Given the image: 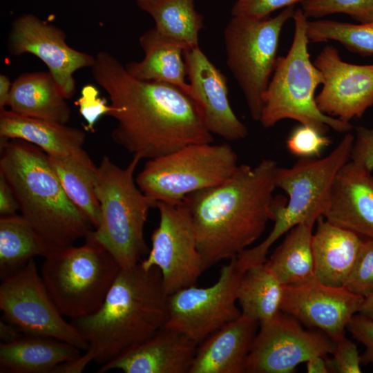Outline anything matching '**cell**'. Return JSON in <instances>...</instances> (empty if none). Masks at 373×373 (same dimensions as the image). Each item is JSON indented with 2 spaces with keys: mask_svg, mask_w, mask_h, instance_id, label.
I'll list each match as a JSON object with an SVG mask.
<instances>
[{
  "mask_svg": "<svg viewBox=\"0 0 373 373\" xmlns=\"http://www.w3.org/2000/svg\"><path fill=\"white\" fill-rule=\"evenodd\" d=\"M107 93L116 126L113 140L140 160L153 159L191 144L211 143L193 100L169 84L131 75L115 56L101 51L91 67Z\"/></svg>",
  "mask_w": 373,
  "mask_h": 373,
  "instance_id": "cell-1",
  "label": "cell"
},
{
  "mask_svg": "<svg viewBox=\"0 0 373 373\" xmlns=\"http://www.w3.org/2000/svg\"><path fill=\"white\" fill-rule=\"evenodd\" d=\"M277 162L239 164L222 183L187 195L197 246L205 270L249 248L272 220Z\"/></svg>",
  "mask_w": 373,
  "mask_h": 373,
  "instance_id": "cell-2",
  "label": "cell"
},
{
  "mask_svg": "<svg viewBox=\"0 0 373 373\" xmlns=\"http://www.w3.org/2000/svg\"><path fill=\"white\" fill-rule=\"evenodd\" d=\"M168 297L157 267L146 270L139 263L121 269L102 305L90 314L71 319L88 349L55 373H80L93 361L104 365L151 337L166 325Z\"/></svg>",
  "mask_w": 373,
  "mask_h": 373,
  "instance_id": "cell-3",
  "label": "cell"
},
{
  "mask_svg": "<svg viewBox=\"0 0 373 373\" xmlns=\"http://www.w3.org/2000/svg\"><path fill=\"white\" fill-rule=\"evenodd\" d=\"M0 144V174L10 185L21 215L53 249L85 238L93 226L66 194L48 155L21 140H1Z\"/></svg>",
  "mask_w": 373,
  "mask_h": 373,
  "instance_id": "cell-4",
  "label": "cell"
},
{
  "mask_svg": "<svg viewBox=\"0 0 373 373\" xmlns=\"http://www.w3.org/2000/svg\"><path fill=\"white\" fill-rule=\"evenodd\" d=\"M354 142V135L348 132L323 158H300L291 167L278 166L276 186L288 198L286 201L283 197H276L271 220L274 227L262 242L243 251L247 265L265 262L269 249L281 236L299 224H315L323 216L334 179L351 159Z\"/></svg>",
  "mask_w": 373,
  "mask_h": 373,
  "instance_id": "cell-5",
  "label": "cell"
},
{
  "mask_svg": "<svg viewBox=\"0 0 373 373\" xmlns=\"http://www.w3.org/2000/svg\"><path fill=\"white\" fill-rule=\"evenodd\" d=\"M140 160L133 157L126 167H120L104 156L96 171L101 218L93 234L125 269L137 266L149 253L144 228L150 209L157 202L136 183L135 172Z\"/></svg>",
  "mask_w": 373,
  "mask_h": 373,
  "instance_id": "cell-6",
  "label": "cell"
},
{
  "mask_svg": "<svg viewBox=\"0 0 373 373\" xmlns=\"http://www.w3.org/2000/svg\"><path fill=\"white\" fill-rule=\"evenodd\" d=\"M294 35L286 56L278 57L263 96L259 122L268 128L285 119L312 126L323 133L329 128L346 133L353 126L350 122L324 114L318 107L316 89L323 83V76L312 62L306 33L308 19L301 8L295 10Z\"/></svg>",
  "mask_w": 373,
  "mask_h": 373,
  "instance_id": "cell-7",
  "label": "cell"
},
{
  "mask_svg": "<svg viewBox=\"0 0 373 373\" xmlns=\"http://www.w3.org/2000/svg\"><path fill=\"white\" fill-rule=\"evenodd\" d=\"M93 231L80 246L52 251L41 267L40 275L51 298L61 314L71 319L95 312L122 269Z\"/></svg>",
  "mask_w": 373,
  "mask_h": 373,
  "instance_id": "cell-8",
  "label": "cell"
},
{
  "mask_svg": "<svg viewBox=\"0 0 373 373\" xmlns=\"http://www.w3.org/2000/svg\"><path fill=\"white\" fill-rule=\"evenodd\" d=\"M238 165V155L227 143L191 144L148 160L135 181L155 202L178 204L192 193L222 183Z\"/></svg>",
  "mask_w": 373,
  "mask_h": 373,
  "instance_id": "cell-9",
  "label": "cell"
},
{
  "mask_svg": "<svg viewBox=\"0 0 373 373\" xmlns=\"http://www.w3.org/2000/svg\"><path fill=\"white\" fill-rule=\"evenodd\" d=\"M294 12L291 6L265 19L232 16L224 29L227 65L254 121L260 120L263 96L276 66L283 27Z\"/></svg>",
  "mask_w": 373,
  "mask_h": 373,
  "instance_id": "cell-10",
  "label": "cell"
},
{
  "mask_svg": "<svg viewBox=\"0 0 373 373\" xmlns=\"http://www.w3.org/2000/svg\"><path fill=\"white\" fill-rule=\"evenodd\" d=\"M0 309L3 318L25 334L54 338L83 351L88 347L86 341L57 309L33 259L2 278Z\"/></svg>",
  "mask_w": 373,
  "mask_h": 373,
  "instance_id": "cell-11",
  "label": "cell"
},
{
  "mask_svg": "<svg viewBox=\"0 0 373 373\" xmlns=\"http://www.w3.org/2000/svg\"><path fill=\"white\" fill-rule=\"evenodd\" d=\"M244 272L234 257L222 267L213 285H191L169 295L164 327L185 334L199 345L238 318L242 313L236 305L237 289Z\"/></svg>",
  "mask_w": 373,
  "mask_h": 373,
  "instance_id": "cell-12",
  "label": "cell"
},
{
  "mask_svg": "<svg viewBox=\"0 0 373 373\" xmlns=\"http://www.w3.org/2000/svg\"><path fill=\"white\" fill-rule=\"evenodd\" d=\"M155 207L159 224L151 235V248L140 264L146 270L153 267L160 270L164 289L169 296L194 285L205 269L191 216L184 202H157Z\"/></svg>",
  "mask_w": 373,
  "mask_h": 373,
  "instance_id": "cell-13",
  "label": "cell"
},
{
  "mask_svg": "<svg viewBox=\"0 0 373 373\" xmlns=\"http://www.w3.org/2000/svg\"><path fill=\"white\" fill-rule=\"evenodd\" d=\"M260 325L246 360L247 373H292L316 356L332 354L335 341L325 332L309 328L282 311Z\"/></svg>",
  "mask_w": 373,
  "mask_h": 373,
  "instance_id": "cell-14",
  "label": "cell"
},
{
  "mask_svg": "<svg viewBox=\"0 0 373 373\" xmlns=\"http://www.w3.org/2000/svg\"><path fill=\"white\" fill-rule=\"evenodd\" d=\"M65 32L32 14H23L12 23L8 38L10 53H30L40 59L55 78L63 96L75 93L74 73L92 67L95 57L68 46Z\"/></svg>",
  "mask_w": 373,
  "mask_h": 373,
  "instance_id": "cell-15",
  "label": "cell"
},
{
  "mask_svg": "<svg viewBox=\"0 0 373 373\" xmlns=\"http://www.w3.org/2000/svg\"><path fill=\"white\" fill-rule=\"evenodd\" d=\"M314 64L323 76L316 102L324 114L350 122L373 106V64L344 61L332 46H325Z\"/></svg>",
  "mask_w": 373,
  "mask_h": 373,
  "instance_id": "cell-16",
  "label": "cell"
},
{
  "mask_svg": "<svg viewBox=\"0 0 373 373\" xmlns=\"http://www.w3.org/2000/svg\"><path fill=\"white\" fill-rule=\"evenodd\" d=\"M364 298L344 287H332L316 278L284 287L280 311L289 314L306 327L317 329L334 341L345 335Z\"/></svg>",
  "mask_w": 373,
  "mask_h": 373,
  "instance_id": "cell-17",
  "label": "cell"
},
{
  "mask_svg": "<svg viewBox=\"0 0 373 373\" xmlns=\"http://www.w3.org/2000/svg\"><path fill=\"white\" fill-rule=\"evenodd\" d=\"M184 59L191 87V98L207 130L227 141L245 138L248 128L230 105L225 75L199 46L185 50Z\"/></svg>",
  "mask_w": 373,
  "mask_h": 373,
  "instance_id": "cell-18",
  "label": "cell"
},
{
  "mask_svg": "<svg viewBox=\"0 0 373 373\" xmlns=\"http://www.w3.org/2000/svg\"><path fill=\"white\" fill-rule=\"evenodd\" d=\"M351 159L336 173L323 218L363 239H373V176Z\"/></svg>",
  "mask_w": 373,
  "mask_h": 373,
  "instance_id": "cell-19",
  "label": "cell"
},
{
  "mask_svg": "<svg viewBox=\"0 0 373 373\" xmlns=\"http://www.w3.org/2000/svg\"><path fill=\"white\" fill-rule=\"evenodd\" d=\"M198 344L189 336L166 327L102 365L98 372L189 373Z\"/></svg>",
  "mask_w": 373,
  "mask_h": 373,
  "instance_id": "cell-20",
  "label": "cell"
},
{
  "mask_svg": "<svg viewBox=\"0 0 373 373\" xmlns=\"http://www.w3.org/2000/svg\"><path fill=\"white\" fill-rule=\"evenodd\" d=\"M1 140L18 139L31 143L52 157H75L93 160L83 149L85 133L75 127L53 121L0 110Z\"/></svg>",
  "mask_w": 373,
  "mask_h": 373,
  "instance_id": "cell-21",
  "label": "cell"
},
{
  "mask_svg": "<svg viewBox=\"0 0 373 373\" xmlns=\"http://www.w3.org/2000/svg\"><path fill=\"white\" fill-rule=\"evenodd\" d=\"M258 323L243 314L198 345L189 373H243Z\"/></svg>",
  "mask_w": 373,
  "mask_h": 373,
  "instance_id": "cell-22",
  "label": "cell"
},
{
  "mask_svg": "<svg viewBox=\"0 0 373 373\" xmlns=\"http://www.w3.org/2000/svg\"><path fill=\"white\" fill-rule=\"evenodd\" d=\"M316 223L312 238L315 278L326 285L343 287L364 239L323 216Z\"/></svg>",
  "mask_w": 373,
  "mask_h": 373,
  "instance_id": "cell-23",
  "label": "cell"
},
{
  "mask_svg": "<svg viewBox=\"0 0 373 373\" xmlns=\"http://www.w3.org/2000/svg\"><path fill=\"white\" fill-rule=\"evenodd\" d=\"M80 350L54 338L25 334L15 342L0 343V372L55 373L59 365L78 359Z\"/></svg>",
  "mask_w": 373,
  "mask_h": 373,
  "instance_id": "cell-24",
  "label": "cell"
},
{
  "mask_svg": "<svg viewBox=\"0 0 373 373\" xmlns=\"http://www.w3.org/2000/svg\"><path fill=\"white\" fill-rule=\"evenodd\" d=\"M66 100L49 71L26 73L12 84L7 107L17 114L66 124L71 113Z\"/></svg>",
  "mask_w": 373,
  "mask_h": 373,
  "instance_id": "cell-25",
  "label": "cell"
},
{
  "mask_svg": "<svg viewBox=\"0 0 373 373\" xmlns=\"http://www.w3.org/2000/svg\"><path fill=\"white\" fill-rule=\"evenodd\" d=\"M139 42L144 57L140 61L126 64L127 72L141 80L175 86L191 97V87L185 79L187 74L184 47L160 33L155 27L146 31Z\"/></svg>",
  "mask_w": 373,
  "mask_h": 373,
  "instance_id": "cell-26",
  "label": "cell"
},
{
  "mask_svg": "<svg viewBox=\"0 0 373 373\" xmlns=\"http://www.w3.org/2000/svg\"><path fill=\"white\" fill-rule=\"evenodd\" d=\"M53 249L22 216L0 218V276L1 278L21 269L35 256L44 258Z\"/></svg>",
  "mask_w": 373,
  "mask_h": 373,
  "instance_id": "cell-27",
  "label": "cell"
},
{
  "mask_svg": "<svg viewBox=\"0 0 373 373\" xmlns=\"http://www.w3.org/2000/svg\"><path fill=\"white\" fill-rule=\"evenodd\" d=\"M314 225L303 222L292 228L265 262L284 286L315 278L312 248Z\"/></svg>",
  "mask_w": 373,
  "mask_h": 373,
  "instance_id": "cell-28",
  "label": "cell"
},
{
  "mask_svg": "<svg viewBox=\"0 0 373 373\" xmlns=\"http://www.w3.org/2000/svg\"><path fill=\"white\" fill-rule=\"evenodd\" d=\"M138 7L154 19L155 28L180 44L185 50L198 47L203 17L195 8L194 0H135ZM184 50V51H185Z\"/></svg>",
  "mask_w": 373,
  "mask_h": 373,
  "instance_id": "cell-29",
  "label": "cell"
},
{
  "mask_svg": "<svg viewBox=\"0 0 373 373\" xmlns=\"http://www.w3.org/2000/svg\"><path fill=\"white\" fill-rule=\"evenodd\" d=\"M284 285L267 265L248 268L237 289V301L242 314L262 324L280 311Z\"/></svg>",
  "mask_w": 373,
  "mask_h": 373,
  "instance_id": "cell-30",
  "label": "cell"
},
{
  "mask_svg": "<svg viewBox=\"0 0 373 373\" xmlns=\"http://www.w3.org/2000/svg\"><path fill=\"white\" fill-rule=\"evenodd\" d=\"M48 158L68 198L96 229L101 218L100 204L95 191L97 166L93 161L86 162L75 157Z\"/></svg>",
  "mask_w": 373,
  "mask_h": 373,
  "instance_id": "cell-31",
  "label": "cell"
},
{
  "mask_svg": "<svg viewBox=\"0 0 373 373\" xmlns=\"http://www.w3.org/2000/svg\"><path fill=\"white\" fill-rule=\"evenodd\" d=\"M309 42L334 40L352 52L363 56L373 55V21L354 24L333 20L307 21Z\"/></svg>",
  "mask_w": 373,
  "mask_h": 373,
  "instance_id": "cell-32",
  "label": "cell"
},
{
  "mask_svg": "<svg viewBox=\"0 0 373 373\" xmlns=\"http://www.w3.org/2000/svg\"><path fill=\"white\" fill-rule=\"evenodd\" d=\"M300 4L307 19L341 13L360 23L373 21V0H303Z\"/></svg>",
  "mask_w": 373,
  "mask_h": 373,
  "instance_id": "cell-33",
  "label": "cell"
},
{
  "mask_svg": "<svg viewBox=\"0 0 373 373\" xmlns=\"http://www.w3.org/2000/svg\"><path fill=\"white\" fill-rule=\"evenodd\" d=\"M332 142L330 138L318 129L305 124L294 128L286 140L287 150L300 158L319 157Z\"/></svg>",
  "mask_w": 373,
  "mask_h": 373,
  "instance_id": "cell-34",
  "label": "cell"
},
{
  "mask_svg": "<svg viewBox=\"0 0 373 373\" xmlns=\"http://www.w3.org/2000/svg\"><path fill=\"white\" fill-rule=\"evenodd\" d=\"M343 287L363 298L373 293V239L363 240L354 265Z\"/></svg>",
  "mask_w": 373,
  "mask_h": 373,
  "instance_id": "cell-35",
  "label": "cell"
},
{
  "mask_svg": "<svg viewBox=\"0 0 373 373\" xmlns=\"http://www.w3.org/2000/svg\"><path fill=\"white\" fill-rule=\"evenodd\" d=\"M76 104L86 122L84 129L90 132L94 131L96 122L102 115H109L113 111V106L99 96L98 90L93 85L88 84L82 88Z\"/></svg>",
  "mask_w": 373,
  "mask_h": 373,
  "instance_id": "cell-36",
  "label": "cell"
},
{
  "mask_svg": "<svg viewBox=\"0 0 373 373\" xmlns=\"http://www.w3.org/2000/svg\"><path fill=\"white\" fill-rule=\"evenodd\" d=\"M336 348L329 358L325 356V360L329 372L360 373L361 358L356 345L345 335L335 341Z\"/></svg>",
  "mask_w": 373,
  "mask_h": 373,
  "instance_id": "cell-37",
  "label": "cell"
},
{
  "mask_svg": "<svg viewBox=\"0 0 373 373\" xmlns=\"http://www.w3.org/2000/svg\"><path fill=\"white\" fill-rule=\"evenodd\" d=\"M303 0H236L231 15L265 19L274 11L294 6Z\"/></svg>",
  "mask_w": 373,
  "mask_h": 373,
  "instance_id": "cell-38",
  "label": "cell"
},
{
  "mask_svg": "<svg viewBox=\"0 0 373 373\" xmlns=\"http://www.w3.org/2000/svg\"><path fill=\"white\" fill-rule=\"evenodd\" d=\"M346 329L365 346L361 355V364L373 365V321L358 313L350 319Z\"/></svg>",
  "mask_w": 373,
  "mask_h": 373,
  "instance_id": "cell-39",
  "label": "cell"
},
{
  "mask_svg": "<svg viewBox=\"0 0 373 373\" xmlns=\"http://www.w3.org/2000/svg\"><path fill=\"white\" fill-rule=\"evenodd\" d=\"M351 160L373 171V130L364 126L356 128Z\"/></svg>",
  "mask_w": 373,
  "mask_h": 373,
  "instance_id": "cell-40",
  "label": "cell"
},
{
  "mask_svg": "<svg viewBox=\"0 0 373 373\" xmlns=\"http://www.w3.org/2000/svg\"><path fill=\"white\" fill-rule=\"evenodd\" d=\"M19 210L16 196L6 180L0 174V214L1 216H9L17 214Z\"/></svg>",
  "mask_w": 373,
  "mask_h": 373,
  "instance_id": "cell-41",
  "label": "cell"
},
{
  "mask_svg": "<svg viewBox=\"0 0 373 373\" xmlns=\"http://www.w3.org/2000/svg\"><path fill=\"white\" fill-rule=\"evenodd\" d=\"M19 327L12 323L4 320L0 321V338L1 343H9L21 338L23 335Z\"/></svg>",
  "mask_w": 373,
  "mask_h": 373,
  "instance_id": "cell-42",
  "label": "cell"
},
{
  "mask_svg": "<svg viewBox=\"0 0 373 373\" xmlns=\"http://www.w3.org/2000/svg\"><path fill=\"white\" fill-rule=\"evenodd\" d=\"M306 369L308 373H328L325 356H316L306 361Z\"/></svg>",
  "mask_w": 373,
  "mask_h": 373,
  "instance_id": "cell-43",
  "label": "cell"
},
{
  "mask_svg": "<svg viewBox=\"0 0 373 373\" xmlns=\"http://www.w3.org/2000/svg\"><path fill=\"white\" fill-rule=\"evenodd\" d=\"M12 84L5 75H0V110L6 108L9 99Z\"/></svg>",
  "mask_w": 373,
  "mask_h": 373,
  "instance_id": "cell-44",
  "label": "cell"
},
{
  "mask_svg": "<svg viewBox=\"0 0 373 373\" xmlns=\"http://www.w3.org/2000/svg\"><path fill=\"white\" fill-rule=\"evenodd\" d=\"M358 313L373 321V293L364 298Z\"/></svg>",
  "mask_w": 373,
  "mask_h": 373,
  "instance_id": "cell-45",
  "label": "cell"
}]
</instances>
